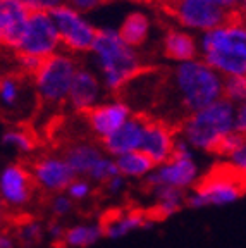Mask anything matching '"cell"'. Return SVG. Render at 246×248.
<instances>
[{
  "label": "cell",
  "mask_w": 246,
  "mask_h": 248,
  "mask_svg": "<svg viewBox=\"0 0 246 248\" xmlns=\"http://www.w3.org/2000/svg\"><path fill=\"white\" fill-rule=\"evenodd\" d=\"M90 66L96 71L110 95L123 93L145 71L141 50L131 46L117 28H102L88 54Z\"/></svg>",
  "instance_id": "1"
},
{
  "label": "cell",
  "mask_w": 246,
  "mask_h": 248,
  "mask_svg": "<svg viewBox=\"0 0 246 248\" xmlns=\"http://www.w3.org/2000/svg\"><path fill=\"white\" fill-rule=\"evenodd\" d=\"M164 85L183 119L224 98V78L201 57L174 64Z\"/></svg>",
  "instance_id": "2"
},
{
  "label": "cell",
  "mask_w": 246,
  "mask_h": 248,
  "mask_svg": "<svg viewBox=\"0 0 246 248\" xmlns=\"http://www.w3.org/2000/svg\"><path fill=\"white\" fill-rule=\"evenodd\" d=\"M200 57L224 79L246 76V17L234 14L200 35Z\"/></svg>",
  "instance_id": "3"
},
{
  "label": "cell",
  "mask_w": 246,
  "mask_h": 248,
  "mask_svg": "<svg viewBox=\"0 0 246 248\" xmlns=\"http://www.w3.org/2000/svg\"><path fill=\"white\" fill-rule=\"evenodd\" d=\"M236 131V105L227 98L186 116L177 126V136L196 154H219L222 141Z\"/></svg>",
  "instance_id": "4"
},
{
  "label": "cell",
  "mask_w": 246,
  "mask_h": 248,
  "mask_svg": "<svg viewBox=\"0 0 246 248\" xmlns=\"http://www.w3.org/2000/svg\"><path fill=\"white\" fill-rule=\"evenodd\" d=\"M79 66L76 55L65 50L45 59L36 74L31 78L40 104L46 107H61L67 104L71 86Z\"/></svg>",
  "instance_id": "5"
},
{
  "label": "cell",
  "mask_w": 246,
  "mask_h": 248,
  "mask_svg": "<svg viewBox=\"0 0 246 248\" xmlns=\"http://www.w3.org/2000/svg\"><path fill=\"white\" fill-rule=\"evenodd\" d=\"M200 179L201 166L198 154L179 138L172 157L158 164L145 183L146 186H170L189 193L200 183Z\"/></svg>",
  "instance_id": "6"
},
{
  "label": "cell",
  "mask_w": 246,
  "mask_h": 248,
  "mask_svg": "<svg viewBox=\"0 0 246 248\" xmlns=\"http://www.w3.org/2000/svg\"><path fill=\"white\" fill-rule=\"evenodd\" d=\"M246 190V183L231 172L226 166L219 170H212L203 176L200 183L188 193L189 209H207V207H224L236 203Z\"/></svg>",
  "instance_id": "7"
},
{
  "label": "cell",
  "mask_w": 246,
  "mask_h": 248,
  "mask_svg": "<svg viewBox=\"0 0 246 248\" xmlns=\"http://www.w3.org/2000/svg\"><path fill=\"white\" fill-rule=\"evenodd\" d=\"M61 35L62 50L73 55H88L98 36V28L90 21L85 12L62 4L50 12Z\"/></svg>",
  "instance_id": "8"
},
{
  "label": "cell",
  "mask_w": 246,
  "mask_h": 248,
  "mask_svg": "<svg viewBox=\"0 0 246 248\" xmlns=\"http://www.w3.org/2000/svg\"><path fill=\"white\" fill-rule=\"evenodd\" d=\"M166 9L177 26L198 36L224 24L234 16L210 0H167Z\"/></svg>",
  "instance_id": "9"
},
{
  "label": "cell",
  "mask_w": 246,
  "mask_h": 248,
  "mask_svg": "<svg viewBox=\"0 0 246 248\" xmlns=\"http://www.w3.org/2000/svg\"><path fill=\"white\" fill-rule=\"evenodd\" d=\"M61 50V35L50 12H31L23 35L11 54L31 55L40 61H45Z\"/></svg>",
  "instance_id": "10"
},
{
  "label": "cell",
  "mask_w": 246,
  "mask_h": 248,
  "mask_svg": "<svg viewBox=\"0 0 246 248\" xmlns=\"http://www.w3.org/2000/svg\"><path fill=\"white\" fill-rule=\"evenodd\" d=\"M35 181L30 166L19 160L7 162L0 170V200L5 210L15 214L30 207L35 197Z\"/></svg>",
  "instance_id": "11"
},
{
  "label": "cell",
  "mask_w": 246,
  "mask_h": 248,
  "mask_svg": "<svg viewBox=\"0 0 246 248\" xmlns=\"http://www.w3.org/2000/svg\"><path fill=\"white\" fill-rule=\"evenodd\" d=\"M31 176L35 181L36 190L46 195L62 193L67 190L76 174L69 166L65 155L59 154H43L31 160L30 164Z\"/></svg>",
  "instance_id": "12"
},
{
  "label": "cell",
  "mask_w": 246,
  "mask_h": 248,
  "mask_svg": "<svg viewBox=\"0 0 246 248\" xmlns=\"http://www.w3.org/2000/svg\"><path fill=\"white\" fill-rule=\"evenodd\" d=\"M133 116H135V110L129 102L119 97H112L105 98L88 114H85V123L96 141H104L105 138L114 135L121 126H124Z\"/></svg>",
  "instance_id": "13"
},
{
  "label": "cell",
  "mask_w": 246,
  "mask_h": 248,
  "mask_svg": "<svg viewBox=\"0 0 246 248\" xmlns=\"http://www.w3.org/2000/svg\"><path fill=\"white\" fill-rule=\"evenodd\" d=\"M107 90L102 83L100 76L92 66L81 64L74 76L73 86H71L67 105L77 114H88L93 107L105 100Z\"/></svg>",
  "instance_id": "14"
},
{
  "label": "cell",
  "mask_w": 246,
  "mask_h": 248,
  "mask_svg": "<svg viewBox=\"0 0 246 248\" xmlns=\"http://www.w3.org/2000/svg\"><path fill=\"white\" fill-rule=\"evenodd\" d=\"M33 102H38L35 88L30 78L17 73H5L0 79V105L9 116L23 117L24 112L31 110Z\"/></svg>",
  "instance_id": "15"
},
{
  "label": "cell",
  "mask_w": 246,
  "mask_h": 248,
  "mask_svg": "<svg viewBox=\"0 0 246 248\" xmlns=\"http://www.w3.org/2000/svg\"><path fill=\"white\" fill-rule=\"evenodd\" d=\"M162 57L170 64H183V62L195 61L200 57V36L184 30V28L172 26L167 28L160 42Z\"/></svg>",
  "instance_id": "16"
},
{
  "label": "cell",
  "mask_w": 246,
  "mask_h": 248,
  "mask_svg": "<svg viewBox=\"0 0 246 248\" xmlns=\"http://www.w3.org/2000/svg\"><path fill=\"white\" fill-rule=\"evenodd\" d=\"M177 129L162 119H148L141 152H145L155 164H162L174 155L177 145Z\"/></svg>",
  "instance_id": "17"
},
{
  "label": "cell",
  "mask_w": 246,
  "mask_h": 248,
  "mask_svg": "<svg viewBox=\"0 0 246 248\" xmlns=\"http://www.w3.org/2000/svg\"><path fill=\"white\" fill-rule=\"evenodd\" d=\"M31 12L23 0H0V42L5 50L15 48Z\"/></svg>",
  "instance_id": "18"
},
{
  "label": "cell",
  "mask_w": 246,
  "mask_h": 248,
  "mask_svg": "<svg viewBox=\"0 0 246 248\" xmlns=\"http://www.w3.org/2000/svg\"><path fill=\"white\" fill-rule=\"evenodd\" d=\"M146 124H148V117L135 114L114 135H110L104 141H100L105 154L112 155V157H119V155L129 154V152L141 150Z\"/></svg>",
  "instance_id": "19"
},
{
  "label": "cell",
  "mask_w": 246,
  "mask_h": 248,
  "mask_svg": "<svg viewBox=\"0 0 246 248\" xmlns=\"http://www.w3.org/2000/svg\"><path fill=\"white\" fill-rule=\"evenodd\" d=\"M102 222H104L105 238L112 241H117L129 236V234H133L136 231L152 229L155 226V222H157V217L152 212L133 209V210L116 212L114 216L105 217Z\"/></svg>",
  "instance_id": "20"
},
{
  "label": "cell",
  "mask_w": 246,
  "mask_h": 248,
  "mask_svg": "<svg viewBox=\"0 0 246 248\" xmlns=\"http://www.w3.org/2000/svg\"><path fill=\"white\" fill-rule=\"evenodd\" d=\"M152 198V210L157 219H169L188 207V191L170 186H146Z\"/></svg>",
  "instance_id": "21"
},
{
  "label": "cell",
  "mask_w": 246,
  "mask_h": 248,
  "mask_svg": "<svg viewBox=\"0 0 246 248\" xmlns=\"http://www.w3.org/2000/svg\"><path fill=\"white\" fill-rule=\"evenodd\" d=\"M64 155L69 166L73 167L74 174L88 178L95 164L105 155V150L100 141L98 143H95V141H76L65 148Z\"/></svg>",
  "instance_id": "22"
},
{
  "label": "cell",
  "mask_w": 246,
  "mask_h": 248,
  "mask_svg": "<svg viewBox=\"0 0 246 248\" xmlns=\"http://www.w3.org/2000/svg\"><path fill=\"white\" fill-rule=\"evenodd\" d=\"M117 30L131 46L141 50L143 46L150 42L154 24H152V17L145 11L136 9V11H131L124 16V19L121 21Z\"/></svg>",
  "instance_id": "23"
},
{
  "label": "cell",
  "mask_w": 246,
  "mask_h": 248,
  "mask_svg": "<svg viewBox=\"0 0 246 248\" xmlns=\"http://www.w3.org/2000/svg\"><path fill=\"white\" fill-rule=\"evenodd\" d=\"M105 238L104 222L88 221V222H76L67 226L65 236L62 241V247L65 248H90Z\"/></svg>",
  "instance_id": "24"
},
{
  "label": "cell",
  "mask_w": 246,
  "mask_h": 248,
  "mask_svg": "<svg viewBox=\"0 0 246 248\" xmlns=\"http://www.w3.org/2000/svg\"><path fill=\"white\" fill-rule=\"evenodd\" d=\"M117 170L127 181H146V178L154 172L157 164L141 150L129 152L116 157Z\"/></svg>",
  "instance_id": "25"
},
{
  "label": "cell",
  "mask_w": 246,
  "mask_h": 248,
  "mask_svg": "<svg viewBox=\"0 0 246 248\" xmlns=\"http://www.w3.org/2000/svg\"><path fill=\"white\" fill-rule=\"evenodd\" d=\"M2 147L15 157H30L36 150V138L24 126H9L2 133Z\"/></svg>",
  "instance_id": "26"
},
{
  "label": "cell",
  "mask_w": 246,
  "mask_h": 248,
  "mask_svg": "<svg viewBox=\"0 0 246 248\" xmlns=\"http://www.w3.org/2000/svg\"><path fill=\"white\" fill-rule=\"evenodd\" d=\"M12 232H14L19 247L31 248L40 245L46 238V224H43L38 219H33V217H24L19 222H15Z\"/></svg>",
  "instance_id": "27"
},
{
  "label": "cell",
  "mask_w": 246,
  "mask_h": 248,
  "mask_svg": "<svg viewBox=\"0 0 246 248\" xmlns=\"http://www.w3.org/2000/svg\"><path fill=\"white\" fill-rule=\"evenodd\" d=\"M117 174H119V170H117L116 157L105 154L104 157L95 164V167H93L92 172L88 174V179H92L96 186H104L108 179H112Z\"/></svg>",
  "instance_id": "28"
},
{
  "label": "cell",
  "mask_w": 246,
  "mask_h": 248,
  "mask_svg": "<svg viewBox=\"0 0 246 248\" xmlns=\"http://www.w3.org/2000/svg\"><path fill=\"white\" fill-rule=\"evenodd\" d=\"M74 207H76V203L65 191L50 195V198H48V212H50L52 219L64 221V219L73 216Z\"/></svg>",
  "instance_id": "29"
},
{
  "label": "cell",
  "mask_w": 246,
  "mask_h": 248,
  "mask_svg": "<svg viewBox=\"0 0 246 248\" xmlns=\"http://www.w3.org/2000/svg\"><path fill=\"white\" fill-rule=\"evenodd\" d=\"M95 183L88 178H83V176H76V178L71 181V185L67 186L65 193L69 195L74 200V203H85L90 198L95 195Z\"/></svg>",
  "instance_id": "30"
},
{
  "label": "cell",
  "mask_w": 246,
  "mask_h": 248,
  "mask_svg": "<svg viewBox=\"0 0 246 248\" xmlns=\"http://www.w3.org/2000/svg\"><path fill=\"white\" fill-rule=\"evenodd\" d=\"M224 160H226L227 169L246 183V136Z\"/></svg>",
  "instance_id": "31"
},
{
  "label": "cell",
  "mask_w": 246,
  "mask_h": 248,
  "mask_svg": "<svg viewBox=\"0 0 246 248\" xmlns=\"http://www.w3.org/2000/svg\"><path fill=\"white\" fill-rule=\"evenodd\" d=\"M224 98L238 105L246 100V76L226 78L224 79Z\"/></svg>",
  "instance_id": "32"
},
{
  "label": "cell",
  "mask_w": 246,
  "mask_h": 248,
  "mask_svg": "<svg viewBox=\"0 0 246 248\" xmlns=\"http://www.w3.org/2000/svg\"><path fill=\"white\" fill-rule=\"evenodd\" d=\"M40 59L31 57V55H21V54H12V66H14V73L21 74L24 78H33L36 71L42 66Z\"/></svg>",
  "instance_id": "33"
},
{
  "label": "cell",
  "mask_w": 246,
  "mask_h": 248,
  "mask_svg": "<svg viewBox=\"0 0 246 248\" xmlns=\"http://www.w3.org/2000/svg\"><path fill=\"white\" fill-rule=\"evenodd\" d=\"M102 188H104V193L107 195L108 198H121L127 190V179L124 178V176L117 174L112 179H108Z\"/></svg>",
  "instance_id": "34"
},
{
  "label": "cell",
  "mask_w": 246,
  "mask_h": 248,
  "mask_svg": "<svg viewBox=\"0 0 246 248\" xmlns=\"http://www.w3.org/2000/svg\"><path fill=\"white\" fill-rule=\"evenodd\" d=\"M65 229L67 226L64 224L62 221L59 219H50V221L46 222V238L55 245H62L65 236Z\"/></svg>",
  "instance_id": "35"
},
{
  "label": "cell",
  "mask_w": 246,
  "mask_h": 248,
  "mask_svg": "<svg viewBox=\"0 0 246 248\" xmlns=\"http://www.w3.org/2000/svg\"><path fill=\"white\" fill-rule=\"evenodd\" d=\"M23 2L33 12H52L59 5L64 4L65 0H23Z\"/></svg>",
  "instance_id": "36"
},
{
  "label": "cell",
  "mask_w": 246,
  "mask_h": 248,
  "mask_svg": "<svg viewBox=\"0 0 246 248\" xmlns=\"http://www.w3.org/2000/svg\"><path fill=\"white\" fill-rule=\"evenodd\" d=\"M104 2L105 0H65V4H69L71 7L85 12V14H90V12L96 11Z\"/></svg>",
  "instance_id": "37"
},
{
  "label": "cell",
  "mask_w": 246,
  "mask_h": 248,
  "mask_svg": "<svg viewBox=\"0 0 246 248\" xmlns=\"http://www.w3.org/2000/svg\"><path fill=\"white\" fill-rule=\"evenodd\" d=\"M236 131L246 136V100L236 105Z\"/></svg>",
  "instance_id": "38"
},
{
  "label": "cell",
  "mask_w": 246,
  "mask_h": 248,
  "mask_svg": "<svg viewBox=\"0 0 246 248\" xmlns=\"http://www.w3.org/2000/svg\"><path fill=\"white\" fill-rule=\"evenodd\" d=\"M17 240H15L12 231H4L0 236V248H17Z\"/></svg>",
  "instance_id": "39"
},
{
  "label": "cell",
  "mask_w": 246,
  "mask_h": 248,
  "mask_svg": "<svg viewBox=\"0 0 246 248\" xmlns=\"http://www.w3.org/2000/svg\"><path fill=\"white\" fill-rule=\"evenodd\" d=\"M236 14L246 17V0H239V7H238V12H236Z\"/></svg>",
  "instance_id": "40"
}]
</instances>
